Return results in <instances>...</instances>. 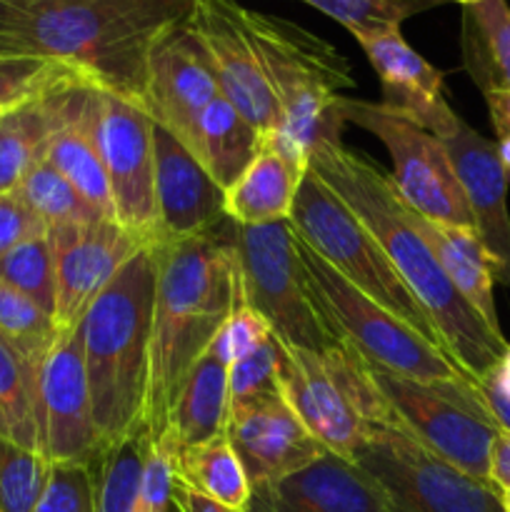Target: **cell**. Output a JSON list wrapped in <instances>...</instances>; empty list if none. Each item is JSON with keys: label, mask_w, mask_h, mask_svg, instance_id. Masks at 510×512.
I'll list each match as a JSON object with an SVG mask.
<instances>
[{"label": "cell", "mask_w": 510, "mask_h": 512, "mask_svg": "<svg viewBox=\"0 0 510 512\" xmlns=\"http://www.w3.org/2000/svg\"><path fill=\"white\" fill-rule=\"evenodd\" d=\"M310 168L378 240L403 283L423 305L458 368L470 380H480L493 370L510 343L450 283L390 175L363 153L345 148L340 140L315 145Z\"/></svg>", "instance_id": "1"}, {"label": "cell", "mask_w": 510, "mask_h": 512, "mask_svg": "<svg viewBox=\"0 0 510 512\" xmlns=\"http://www.w3.org/2000/svg\"><path fill=\"white\" fill-rule=\"evenodd\" d=\"M153 250L158 278L145 428L155 443L168 430L188 373L243 298L238 260L220 225L198 238L163 240Z\"/></svg>", "instance_id": "2"}, {"label": "cell", "mask_w": 510, "mask_h": 512, "mask_svg": "<svg viewBox=\"0 0 510 512\" xmlns=\"http://www.w3.org/2000/svg\"><path fill=\"white\" fill-rule=\"evenodd\" d=\"M190 10L193 0H38L25 5L18 48L140 105L150 48Z\"/></svg>", "instance_id": "3"}, {"label": "cell", "mask_w": 510, "mask_h": 512, "mask_svg": "<svg viewBox=\"0 0 510 512\" xmlns=\"http://www.w3.org/2000/svg\"><path fill=\"white\" fill-rule=\"evenodd\" d=\"M153 245L140 248L78 323L93 418L103 445L145 428L155 308Z\"/></svg>", "instance_id": "4"}, {"label": "cell", "mask_w": 510, "mask_h": 512, "mask_svg": "<svg viewBox=\"0 0 510 512\" xmlns=\"http://www.w3.org/2000/svg\"><path fill=\"white\" fill-rule=\"evenodd\" d=\"M265 78L280 105L278 135L310 163V153L323 140H340L338 105L343 90L355 88L350 63L310 30L243 8Z\"/></svg>", "instance_id": "5"}, {"label": "cell", "mask_w": 510, "mask_h": 512, "mask_svg": "<svg viewBox=\"0 0 510 512\" xmlns=\"http://www.w3.org/2000/svg\"><path fill=\"white\" fill-rule=\"evenodd\" d=\"M280 395L325 450L353 458L370 428L390 423L368 363L348 345L305 350L280 343Z\"/></svg>", "instance_id": "6"}, {"label": "cell", "mask_w": 510, "mask_h": 512, "mask_svg": "<svg viewBox=\"0 0 510 512\" xmlns=\"http://www.w3.org/2000/svg\"><path fill=\"white\" fill-rule=\"evenodd\" d=\"M295 245L310 298L318 305L335 338L355 350L365 363L420 383H450L468 378L440 345L340 278L298 233Z\"/></svg>", "instance_id": "7"}, {"label": "cell", "mask_w": 510, "mask_h": 512, "mask_svg": "<svg viewBox=\"0 0 510 512\" xmlns=\"http://www.w3.org/2000/svg\"><path fill=\"white\" fill-rule=\"evenodd\" d=\"M290 225L340 278L445 350L428 313L403 283L378 240L313 168H308L295 195Z\"/></svg>", "instance_id": "8"}, {"label": "cell", "mask_w": 510, "mask_h": 512, "mask_svg": "<svg viewBox=\"0 0 510 512\" xmlns=\"http://www.w3.org/2000/svg\"><path fill=\"white\" fill-rule=\"evenodd\" d=\"M220 230L233 245L243 305L263 315L283 345L328 350L343 345L310 298L290 220L273 225H238L230 218Z\"/></svg>", "instance_id": "9"}, {"label": "cell", "mask_w": 510, "mask_h": 512, "mask_svg": "<svg viewBox=\"0 0 510 512\" xmlns=\"http://www.w3.org/2000/svg\"><path fill=\"white\" fill-rule=\"evenodd\" d=\"M368 368L375 388L405 433L463 473L490 483V455L503 428L485 405L475 380L420 383L373 365Z\"/></svg>", "instance_id": "10"}, {"label": "cell", "mask_w": 510, "mask_h": 512, "mask_svg": "<svg viewBox=\"0 0 510 512\" xmlns=\"http://www.w3.org/2000/svg\"><path fill=\"white\" fill-rule=\"evenodd\" d=\"M395 512H505L495 485L430 453L395 420L373 425L353 453Z\"/></svg>", "instance_id": "11"}, {"label": "cell", "mask_w": 510, "mask_h": 512, "mask_svg": "<svg viewBox=\"0 0 510 512\" xmlns=\"http://www.w3.org/2000/svg\"><path fill=\"white\" fill-rule=\"evenodd\" d=\"M338 113L343 123L368 130L385 145L393 163L390 180L410 210L433 223L475 230L443 140L383 103L343 95Z\"/></svg>", "instance_id": "12"}, {"label": "cell", "mask_w": 510, "mask_h": 512, "mask_svg": "<svg viewBox=\"0 0 510 512\" xmlns=\"http://www.w3.org/2000/svg\"><path fill=\"white\" fill-rule=\"evenodd\" d=\"M100 155L113 218L143 245L160 243L153 118L135 100L100 90Z\"/></svg>", "instance_id": "13"}, {"label": "cell", "mask_w": 510, "mask_h": 512, "mask_svg": "<svg viewBox=\"0 0 510 512\" xmlns=\"http://www.w3.org/2000/svg\"><path fill=\"white\" fill-rule=\"evenodd\" d=\"M40 453L50 463H95L105 450L93 418L78 328L63 333L38 368Z\"/></svg>", "instance_id": "14"}, {"label": "cell", "mask_w": 510, "mask_h": 512, "mask_svg": "<svg viewBox=\"0 0 510 512\" xmlns=\"http://www.w3.org/2000/svg\"><path fill=\"white\" fill-rule=\"evenodd\" d=\"M190 25L208 50L220 95L260 133H278L280 105L243 23V5L233 0H193Z\"/></svg>", "instance_id": "15"}, {"label": "cell", "mask_w": 510, "mask_h": 512, "mask_svg": "<svg viewBox=\"0 0 510 512\" xmlns=\"http://www.w3.org/2000/svg\"><path fill=\"white\" fill-rule=\"evenodd\" d=\"M218 95L213 63L188 15L170 25L150 48L140 108L185 143L195 120Z\"/></svg>", "instance_id": "16"}, {"label": "cell", "mask_w": 510, "mask_h": 512, "mask_svg": "<svg viewBox=\"0 0 510 512\" xmlns=\"http://www.w3.org/2000/svg\"><path fill=\"white\" fill-rule=\"evenodd\" d=\"M55 260V325L60 333L78 328L85 310L108 288L118 270L148 245L115 220L48 228Z\"/></svg>", "instance_id": "17"}, {"label": "cell", "mask_w": 510, "mask_h": 512, "mask_svg": "<svg viewBox=\"0 0 510 512\" xmlns=\"http://www.w3.org/2000/svg\"><path fill=\"white\" fill-rule=\"evenodd\" d=\"M225 438L243 463L253 490L288 478L328 453L280 393L230 408Z\"/></svg>", "instance_id": "18"}, {"label": "cell", "mask_w": 510, "mask_h": 512, "mask_svg": "<svg viewBox=\"0 0 510 512\" xmlns=\"http://www.w3.org/2000/svg\"><path fill=\"white\" fill-rule=\"evenodd\" d=\"M383 90L380 103L443 140L460 115L445 100L443 73L408 45L400 28L353 33Z\"/></svg>", "instance_id": "19"}, {"label": "cell", "mask_w": 510, "mask_h": 512, "mask_svg": "<svg viewBox=\"0 0 510 512\" xmlns=\"http://www.w3.org/2000/svg\"><path fill=\"white\" fill-rule=\"evenodd\" d=\"M443 145L473 215L475 233L495 263V280L510 288V183L498 145L470 128L463 118L445 135Z\"/></svg>", "instance_id": "20"}, {"label": "cell", "mask_w": 510, "mask_h": 512, "mask_svg": "<svg viewBox=\"0 0 510 512\" xmlns=\"http://www.w3.org/2000/svg\"><path fill=\"white\" fill-rule=\"evenodd\" d=\"M155 205L160 243L213 233L225 215V190L198 163L188 145L153 123Z\"/></svg>", "instance_id": "21"}, {"label": "cell", "mask_w": 510, "mask_h": 512, "mask_svg": "<svg viewBox=\"0 0 510 512\" xmlns=\"http://www.w3.org/2000/svg\"><path fill=\"white\" fill-rule=\"evenodd\" d=\"M100 85L85 75L68 80L50 93L53 133L45 160L53 163L105 218H113L108 178L100 155Z\"/></svg>", "instance_id": "22"}, {"label": "cell", "mask_w": 510, "mask_h": 512, "mask_svg": "<svg viewBox=\"0 0 510 512\" xmlns=\"http://www.w3.org/2000/svg\"><path fill=\"white\" fill-rule=\"evenodd\" d=\"M248 512H395L380 485L353 460L323 453L265 488L253 490Z\"/></svg>", "instance_id": "23"}, {"label": "cell", "mask_w": 510, "mask_h": 512, "mask_svg": "<svg viewBox=\"0 0 510 512\" xmlns=\"http://www.w3.org/2000/svg\"><path fill=\"white\" fill-rule=\"evenodd\" d=\"M308 168V160L278 135H268L253 163L225 190V215L238 225L285 223Z\"/></svg>", "instance_id": "24"}, {"label": "cell", "mask_w": 510, "mask_h": 512, "mask_svg": "<svg viewBox=\"0 0 510 512\" xmlns=\"http://www.w3.org/2000/svg\"><path fill=\"white\" fill-rule=\"evenodd\" d=\"M265 138L268 135L260 133L238 108H233L223 95H218L195 120L185 145L208 170L210 178L220 188L228 190L253 163Z\"/></svg>", "instance_id": "25"}, {"label": "cell", "mask_w": 510, "mask_h": 512, "mask_svg": "<svg viewBox=\"0 0 510 512\" xmlns=\"http://www.w3.org/2000/svg\"><path fill=\"white\" fill-rule=\"evenodd\" d=\"M415 225L423 233L425 243L433 250L435 260L440 263V268L445 270V275L450 278V283L460 290L465 300L473 305L480 313V318L490 325L493 330H500L498 320V308H495V295L493 285L495 280V263L490 258V253L485 250V245L480 243L478 233L470 228H455V225H443L433 223V220L423 218L413 210Z\"/></svg>", "instance_id": "26"}, {"label": "cell", "mask_w": 510, "mask_h": 512, "mask_svg": "<svg viewBox=\"0 0 510 512\" xmlns=\"http://www.w3.org/2000/svg\"><path fill=\"white\" fill-rule=\"evenodd\" d=\"M463 68L483 95L510 90V5L483 0L465 5L460 28Z\"/></svg>", "instance_id": "27"}, {"label": "cell", "mask_w": 510, "mask_h": 512, "mask_svg": "<svg viewBox=\"0 0 510 512\" xmlns=\"http://www.w3.org/2000/svg\"><path fill=\"white\" fill-rule=\"evenodd\" d=\"M225 423H228V365L220 363L208 350L185 378L165 433L173 435L178 448H190L223 435Z\"/></svg>", "instance_id": "28"}, {"label": "cell", "mask_w": 510, "mask_h": 512, "mask_svg": "<svg viewBox=\"0 0 510 512\" xmlns=\"http://www.w3.org/2000/svg\"><path fill=\"white\" fill-rule=\"evenodd\" d=\"M175 473L205 498L235 512H248L253 485L225 433L190 448H178Z\"/></svg>", "instance_id": "29"}, {"label": "cell", "mask_w": 510, "mask_h": 512, "mask_svg": "<svg viewBox=\"0 0 510 512\" xmlns=\"http://www.w3.org/2000/svg\"><path fill=\"white\" fill-rule=\"evenodd\" d=\"M38 368L40 363L0 333V438L40 453Z\"/></svg>", "instance_id": "30"}, {"label": "cell", "mask_w": 510, "mask_h": 512, "mask_svg": "<svg viewBox=\"0 0 510 512\" xmlns=\"http://www.w3.org/2000/svg\"><path fill=\"white\" fill-rule=\"evenodd\" d=\"M50 93L0 115V193L18 188L25 173L45 158L53 133Z\"/></svg>", "instance_id": "31"}, {"label": "cell", "mask_w": 510, "mask_h": 512, "mask_svg": "<svg viewBox=\"0 0 510 512\" xmlns=\"http://www.w3.org/2000/svg\"><path fill=\"white\" fill-rule=\"evenodd\" d=\"M148 428L108 445L93 463L95 512H135L148 450Z\"/></svg>", "instance_id": "32"}, {"label": "cell", "mask_w": 510, "mask_h": 512, "mask_svg": "<svg viewBox=\"0 0 510 512\" xmlns=\"http://www.w3.org/2000/svg\"><path fill=\"white\" fill-rule=\"evenodd\" d=\"M15 193L23 198V203L28 205L48 228H58V225H85L105 218V215L45 158L25 173V178L20 180Z\"/></svg>", "instance_id": "33"}, {"label": "cell", "mask_w": 510, "mask_h": 512, "mask_svg": "<svg viewBox=\"0 0 510 512\" xmlns=\"http://www.w3.org/2000/svg\"><path fill=\"white\" fill-rule=\"evenodd\" d=\"M50 463L38 450L0 438V512H33L48 488Z\"/></svg>", "instance_id": "34"}, {"label": "cell", "mask_w": 510, "mask_h": 512, "mask_svg": "<svg viewBox=\"0 0 510 512\" xmlns=\"http://www.w3.org/2000/svg\"><path fill=\"white\" fill-rule=\"evenodd\" d=\"M0 333L13 340L28 358L43 363L63 333L55 325V318L45 313L38 303L0 280Z\"/></svg>", "instance_id": "35"}, {"label": "cell", "mask_w": 510, "mask_h": 512, "mask_svg": "<svg viewBox=\"0 0 510 512\" xmlns=\"http://www.w3.org/2000/svg\"><path fill=\"white\" fill-rule=\"evenodd\" d=\"M78 70L40 55H0V115L78 78Z\"/></svg>", "instance_id": "36"}, {"label": "cell", "mask_w": 510, "mask_h": 512, "mask_svg": "<svg viewBox=\"0 0 510 512\" xmlns=\"http://www.w3.org/2000/svg\"><path fill=\"white\" fill-rule=\"evenodd\" d=\"M0 280L13 285L55 318V260L48 233L25 240L0 258Z\"/></svg>", "instance_id": "37"}, {"label": "cell", "mask_w": 510, "mask_h": 512, "mask_svg": "<svg viewBox=\"0 0 510 512\" xmlns=\"http://www.w3.org/2000/svg\"><path fill=\"white\" fill-rule=\"evenodd\" d=\"M343 25L350 35L363 30L400 28L413 15L433 10L448 0H303Z\"/></svg>", "instance_id": "38"}, {"label": "cell", "mask_w": 510, "mask_h": 512, "mask_svg": "<svg viewBox=\"0 0 510 512\" xmlns=\"http://www.w3.org/2000/svg\"><path fill=\"white\" fill-rule=\"evenodd\" d=\"M280 340L270 335L263 345L228 368V410L280 393Z\"/></svg>", "instance_id": "39"}, {"label": "cell", "mask_w": 510, "mask_h": 512, "mask_svg": "<svg viewBox=\"0 0 510 512\" xmlns=\"http://www.w3.org/2000/svg\"><path fill=\"white\" fill-rule=\"evenodd\" d=\"M33 512H95L93 463H53L48 488Z\"/></svg>", "instance_id": "40"}, {"label": "cell", "mask_w": 510, "mask_h": 512, "mask_svg": "<svg viewBox=\"0 0 510 512\" xmlns=\"http://www.w3.org/2000/svg\"><path fill=\"white\" fill-rule=\"evenodd\" d=\"M175 453L178 445L170 433H163L148 450L140 480L138 508L135 512H175L173 488H175Z\"/></svg>", "instance_id": "41"}, {"label": "cell", "mask_w": 510, "mask_h": 512, "mask_svg": "<svg viewBox=\"0 0 510 512\" xmlns=\"http://www.w3.org/2000/svg\"><path fill=\"white\" fill-rule=\"evenodd\" d=\"M270 335H273V330L265 323L263 315H258L253 308L240 303L233 310V315L225 320L223 328L218 330L213 345H210V353L230 368L235 360L245 358L258 345H263Z\"/></svg>", "instance_id": "42"}, {"label": "cell", "mask_w": 510, "mask_h": 512, "mask_svg": "<svg viewBox=\"0 0 510 512\" xmlns=\"http://www.w3.org/2000/svg\"><path fill=\"white\" fill-rule=\"evenodd\" d=\"M48 233V225L23 203L15 190L0 193V258L23 245L25 240Z\"/></svg>", "instance_id": "43"}, {"label": "cell", "mask_w": 510, "mask_h": 512, "mask_svg": "<svg viewBox=\"0 0 510 512\" xmlns=\"http://www.w3.org/2000/svg\"><path fill=\"white\" fill-rule=\"evenodd\" d=\"M475 385H478L485 405L495 415L500 428L510 433V345L500 363L493 370H488L483 378L475 380Z\"/></svg>", "instance_id": "44"}, {"label": "cell", "mask_w": 510, "mask_h": 512, "mask_svg": "<svg viewBox=\"0 0 510 512\" xmlns=\"http://www.w3.org/2000/svg\"><path fill=\"white\" fill-rule=\"evenodd\" d=\"M23 0H0V55H23L18 48V30L25 15Z\"/></svg>", "instance_id": "45"}, {"label": "cell", "mask_w": 510, "mask_h": 512, "mask_svg": "<svg viewBox=\"0 0 510 512\" xmlns=\"http://www.w3.org/2000/svg\"><path fill=\"white\" fill-rule=\"evenodd\" d=\"M173 505L178 512H235L225 508V505L215 503V500L205 498L203 493H198V490H193L190 485H185L180 478H175Z\"/></svg>", "instance_id": "46"}, {"label": "cell", "mask_w": 510, "mask_h": 512, "mask_svg": "<svg viewBox=\"0 0 510 512\" xmlns=\"http://www.w3.org/2000/svg\"><path fill=\"white\" fill-rule=\"evenodd\" d=\"M490 483L505 493L510 490V433L500 430L495 438L493 455H490Z\"/></svg>", "instance_id": "47"}, {"label": "cell", "mask_w": 510, "mask_h": 512, "mask_svg": "<svg viewBox=\"0 0 510 512\" xmlns=\"http://www.w3.org/2000/svg\"><path fill=\"white\" fill-rule=\"evenodd\" d=\"M483 98H485V105H488L495 138L510 133V90L508 93H488L483 95Z\"/></svg>", "instance_id": "48"}, {"label": "cell", "mask_w": 510, "mask_h": 512, "mask_svg": "<svg viewBox=\"0 0 510 512\" xmlns=\"http://www.w3.org/2000/svg\"><path fill=\"white\" fill-rule=\"evenodd\" d=\"M495 145H498L500 163H503V170H505V175H508V183H510V133L495 138Z\"/></svg>", "instance_id": "49"}, {"label": "cell", "mask_w": 510, "mask_h": 512, "mask_svg": "<svg viewBox=\"0 0 510 512\" xmlns=\"http://www.w3.org/2000/svg\"><path fill=\"white\" fill-rule=\"evenodd\" d=\"M500 498H503V508H505V512H510V490H505V493H500Z\"/></svg>", "instance_id": "50"}, {"label": "cell", "mask_w": 510, "mask_h": 512, "mask_svg": "<svg viewBox=\"0 0 510 512\" xmlns=\"http://www.w3.org/2000/svg\"><path fill=\"white\" fill-rule=\"evenodd\" d=\"M453 3H458V5H475V3H483V0H453Z\"/></svg>", "instance_id": "51"}, {"label": "cell", "mask_w": 510, "mask_h": 512, "mask_svg": "<svg viewBox=\"0 0 510 512\" xmlns=\"http://www.w3.org/2000/svg\"><path fill=\"white\" fill-rule=\"evenodd\" d=\"M23 3H38V0H23Z\"/></svg>", "instance_id": "52"}]
</instances>
